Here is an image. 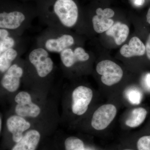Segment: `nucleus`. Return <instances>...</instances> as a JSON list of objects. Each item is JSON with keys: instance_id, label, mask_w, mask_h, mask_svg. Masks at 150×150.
Segmentation results:
<instances>
[{"instance_id": "nucleus-2", "label": "nucleus", "mask_w": 150, "mask_h": 150, "mask_svg": "<svg viewBox=\"0 0 150 150\" xmlns=\"http://www.w3.org/2000/svg\"><path fill=\"white\" fill-rule=\"evenodd\" d=\"M38 13V8L11 0H1L0 28L17 29L30 16Z\"/></svg>"}, {"instance_id": "nucleus-3", "label": "nucleus", "mask_w": 150, "mask_h": 150, "mask_svg": "<svg viewBox=\"0 0 150 150\" xmlns=\"http://www.w3.org/2000/svg\"><path fill=\"white\" fill-rule=\"evenodd\" d=\"M28 60L35 67L38 76L41 78L47 76L54 68V62L49 52L43 47H38L30 51Z\"/></svg>"}, {"instance_id": "nucleus-10", "label": "nucleus", "mask_w": 150, "mask_h": 150, "mask_svg": "<svg viewBox=\"0 0 150 150\" xmlns=\"http://www.w3.org/2000/svg\"><path fill=\"white\" fill-rule=\"evenodd\" d=\"M74 42L72 35L65 33L58 37L47 39L44 42L43 48L49 52L60 54L65 49L72 46Z\"/></svg>"}, {"instance_id": "nucleus-20", "label": "nucleus", "mask_w": 150, "mask_h": 150, "mask_svg": "<svg viewBox=\"0 0 150 150\" xmlns=\"http://www.w3.org/2000/svg\"><path fill=\"white\" fill-rule=\"evenodd\" d=\"M138 150H150V136L140 138L137 143Z\"/></svg>"}, {"instance_id": "nucleus-28", "label": "nucleus", "mask_w": 150, "mask_h": 150, "mask_svg": "<svg viewBox=\"0 0 150 150\" xmlns=\"http://www.w3.org/2000/svg\"><path fill=\"white\" fill-rule=\"evenodd\" d=\"M124 150H131V149H126Z\"/></svg>"}, {"instance_id": "nucleus-4", "label": "nucleus", "mask_w": 150, "mask_h": 150, "mask_svg": "<svg viewBox=\"0 0 150 150\" xmlns=\"http://www.w3.org/2000/svg\"><path fill=\"white\" fill-rule=\"evenodd\" d=\"M97 72L101 75L103 83L111 86L118 83L123 76V71L120 66L110 60H104L97 65Z\"/></svg>"}, {"instance_id": "nucleus-13", "label": "nucleus", "mask_w": 150, "mask_h": 150, "mask_svg": "<svg viewBox=\"0 0 150 150\" xmlns=\"http://www.w3.org/2000/svg\"><path fill=\"white\" fill-rule=\"evenodd\" d=\"M120 52L126 58L142 56L145 54L146 46L139 38L135 36L131 38L128 45L125 44L121 47Z\"/></svg>"}, {"instance_id": "nucleus-22", "label": "nucleus", "mask_w": 150, "mask_h": 150, "mask_svg": "<svg viewBox=\"0 0 150 150\" xmlns=\"http://www.w3.org/2000/svg\"><path fill=\"white\" fill-rule=\"evenodd\" d=\"M96 13L98 15L103 16L108 18H110L113 17L115 14L114 11L111 9L107 8L103 10L100 8H97L96 10Z\"/></svg>"}, {"instance_id": "nucleus-8", "label": "nucleus", "mask_w": 150, "mask_h": 150, "mask_svg": "<svg viewBox=\"0 0 150 150\" xmlns=\"http://www.w3.org/2000/svg\"><path fill=\"white\" fill-rule=\"evenodd\" d=\"M23 74V68L17 64H13L4 73L1 80L2 86L10 92L16 91L19 87Z\"/></svg>"}, {"instance_id": "nucleus-24", "label": "nucleus", "mask_w": 150, "mask_h": 150, "mask_svg": "<svg viewBox=\"0 0 150 150\" xmlns=\"http://www.w3.org/2000/svg\"><path fill=\"white\" fill-rule=\"evenodd\" d=\"M133 4L137 6H140L144 4L145 0H132Z\"/></svg>"}, {"instance_id": "nucleus-6", "label": "nucleus", "mask_w": 150, "mask_h": 150, "mask_svg": "<svg viewBox=\"0 0 150 150\" xmlns=\"http://www.w3.org/2000/svg\"><path fill=\"white\" fill-rule=\"evenodd\" d=\"M15 100L17 103L15 109L17 115L23 118H35L40 114V108L32 102L31 96L27 92H20L15 98Z\"/></svg>"}, {"instance_id": "nucleus-16", "label": "nucleus", "mask_w": 150, "mask_h": 150, "mask_svg": "<svg viewBox=\"0 0 150 150\" xmlns=\"http://www.w3.org/2000/svg\"><path fill=\"white\" fill-rule=\"evenodd\" d=\"M147 111L144 108L140 107L135 108L128 119L126 121V126L131 128H136L141 125L145 121Z\"/></svg>"}, {"instance_id": "nucleus-25", "label": "nucleus", "mask_w": 150, "mask_h": 150, "mask_svg": "<svg viewBox=\"0 0 150 150\" xmlns=\"http://www.w3.org/2000/svg\"><path fill=\"white\" fill-rule=\"evenodd\" d=\"M146 83L147 85L150 88V74H148L146 76Z\"/></svg>"}, {"instance_id": "nucleus-9", "label": "nucleus", "mask_w": 150, "mask_h": 150, "mask_svg": "<svg viewBox=\"0 0 150 150\" xmlns=\"http://www.w3.org/2000/svg\"><path fill=\"white\" fill-rule=\"evenodd\" d=\"M7 128L11 134L12 141L15 144L19 142L24 135V132L30 128V124L23 117L13 115L7 119Z\"/></svg>"}, {"instance_id": "nucleus-26", "label": "nucleus", "mask_w": 150, "mask_h": 150, "mask_svg": "<svg viewBox=\"0 0 150 150\" xmlns=\"http://www.w3.org/2000/svg\"><path fill=\"white\" fill-rule=\"evenodd\" d=\"M146 18L148 22L150 24V8H149L147 14Z\"/></svg>"}, {"instance_id": "nucleus-15", "label": "nucleus", "mask_w": 150, "mask_h": 150, "mask_svg": "<svg viewBox=\"0 0 150 150\" xmlns=\"http://www.w3.org/2000/svg\"><path fill=\"white\" fill-rule=\"evenodd\" d=\"M18 53L15 48L8 49L0 54V71L5 73L13 64L18 56Z\"/></svg>"}, {"instance_id": "nucleus-1", "label": "nucleus", "mask_w": 150, "mask_h": 150, "mask_svg": "<svg viewBox=\"0 0 150 150\" xmlns=\"http://www.w3.org/2000/svg\"><path fill=\"white\" fill-rule=\"evenodd\" d=\"M38 3V13L56 19L64 27L71 28L78 21L79 9L74 0H39Z\"/></svg>"}, {"instance_id": "nucleus-19", "label": "nucleus", "mask_w": 150, "mask_h": 150, "mask_svg": "<svg viewBox=\"0 0 150 150\" xmlns=\"http://www.w3.org/2000/svg\"><path fill=\"white\" fill-rule=\"evenodd\" d=\"M16 43V40L10 34L0 38V54L8 49L15 48Z\"/></svg>"}, {"instance_id": "nucleus-5", "label": "nucleus", "mask_w": 150, "mask_h": 150, "mask_svg": "<svg viewBox=\"0 0 150 150\" xmlns=\"http://www.w3.org/2000/svg\"><path fill=\"white\" fill-rule=\"evenodd\" d=\"M93 93L91 89L85 86H79L74 90L72 94V110L74 114L81 115L84 114L92 99Z\"/></svg>"}, {"instance_id": "nucleus-18", "label": "nucleus", "mask_w": 150, "mask_h": 150, "mask_svg": "<svg viewBox=\"0 0 150 150\" xmlns=\"http://www.w3.org/2000/svg\"><path fill=\"white\" fill-rule=\"evenodd\" d=\"M64 150H85L82 140L75 137H68L64 142Z\"/></svg>"}, {"instance_id": "nucleus-12", "label": "nucleus", "mask_w": 150, "mask_h": 150, "mask_svg": "<svg viewBox=\"0 0 150 150\" xmlns=\"http://www.w3.org/2000/svg\"><path fill=\"white\" fill-rule=\"evenodd\" d=\"M41 134L35 129L25 132L21 140L15 144L11 150H36L40 140Z\"/></svg>"}, {"instance_id": "nucleus-17", "label": "nucleus", "mask_w": 150, "mask_h": 150, "mask_svg": "<svg viewBox=\"0 0 150 150\" xmlns=\"http://www.w3.org/2000/svg\"><path fill=\"white\" fill-rule=\"evenodd\" d=\"M93 29L98 33L107 31L114 24L112 19L103 16L95 15L92 19Z\"/></svg>"}, {"instance_id": "nucleus-14", "label": "nucleus", "mask_w": 150, "mask_h": 150, "mask_svg": "<svg viewBox=\"0 0 150 150\" xmlns=\"http://www.w3.org/2000/svg\"><path fill=\"white\" fill-rule=\"evenodd\" d=\"M129 33V28L126 24L117 22L106 31V34L113 38L117 45H121L126 41Z\"/></svg>"}, {"instance_id": "nucleus-7", "label": "nucleus", "mask_w": 150, "mask_h": 150, "mask_svg": "<svg viewBox=\"0 0 150 150\" xmlns=\"http://www.w3.org/2000/svg\"><path fill=\"white\" fill-rule=\"evenodd\" d=\"M117 109L115 105L109 104L103 105L94 112L91 126L96 130H103L110 125L116 116Z\"/></svg>"}, {"instance_id": "nucleus-29", "label": "nucleus", "mask_w": 150, "mask_h": 150, "mask_svg": "<svg viewBox=\"0 0 150 150\" xmlns=\"http://www.w3.org/2000/svg\"><path fill=\"white\" fill-rule=\"evenodd\" d=\"M24 1H25V0H24Z\"/></svg>"}, {"instance_id": "nucleus-21", "label": "nucleus", "mask_w": 150, "mask_h": 150, "mask_svg": "<svg viewBox=\"0 0 150 150\" xmlns=\"http://www.w3.org/2000/svg\"><path fill=\"white\" fill-rule=\"evenodd\" d=\"M128 97L130 102L133 104H139L141 101V93L137 91H130L128 94Z\"/></svg>"}, {"instance_id": "nucleus-11", "label": "nucleus", "mask_w": 150, "mask_h": 150, "mask_svg": "<svg viewBox=\"0 0 150 150\" xmlns=\"http://www.w3.org/2000/svg\"><path fill=\"white\" fill-rule=\"evenodd\" d=\"M63 64L67 68L73 67L78 62H85L89 59V55L83 48L76 47L74 50L71 47L65 49L60 54Z\"/></svg>"}, {"instance_id": "nucleus-23", "label": "nucleus", "mask_w": 150, "mask_h": 150, "mask_svg": "<svg viewBox=\"0 0 150 150\" xmlns=\"http://www.w3.org/2000/svg\"><path fill=\"white\" fill-rule=\"evenodd\" d=\"M146 51L148 59L150 60V34L147 40L146 45Z\"/></svg>"}, {"instance_id": "nucleus-27", "label": "nucleus", "mask_w": 150, "mask_h": 150, "mask_svg": "<svg viewBox=\"0 0 150 150\" xmlns=\"http://www.w3.org/2000/svg\"><path fill=\"white\" fill-rule=\"evenodd\" d=\"M2 119H1V120H0V125H1V126H0V131H1V124H2Z\"/></svg>"}]
</instances>
